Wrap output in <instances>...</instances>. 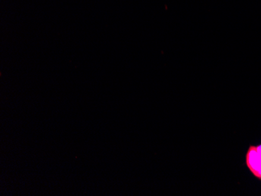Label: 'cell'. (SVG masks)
Masks as SVG:
<instances>
[{"instance_id": "cell-1", "label": "cell", "mask_w": 261, "mask_h": 196, "mask_svg": "<svg viewBox=\"0 0 261 196\" xmlns=\"http://www.w3.org/2000/svg\"><path fill=\"white\" fill-rule=\"evenodd\" d=\"M246 163L250 172L261 180V145L250 146L246 155Z\"/></svg>"}]
</instances>
